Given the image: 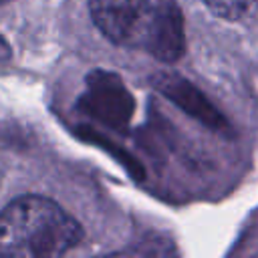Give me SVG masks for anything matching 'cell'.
Returning <instances> with one entry per match:
<instances>
[{"label": "cell", "mask_w": 258, "mask_h": 258, "mask_svg": "<svg viewBox=\"0 0 258 258\" xmlns=\"http://www.w3.org/2000/svg\"><path fill=\"white\" fill-rule=\"evenodd\" d=\"M81 240V224L48 198L22 196L0 210V256L54 258Z\"/></svg>", "instance_id": "obj_1"}, {"label": "cell", "mask_w": 258, "mask_h": 258, "mask_svg": "<svg viewBox=\"0 0 258 258\" xmlns=\"http://www.w3.org/2000/svg\"><path fill=\"white\" fill-rule=\"evenodd\" d=\"M95 26L115 44L145 46L155 6L149 0H89Z\"/></svg>", "instance_id": "obj_2"}, {"label": "cell", "mask_w": 258, "mask_h": 258, "mask_svg": "<svg viewBox=\"0 0 258 258\" xmlns=\"http://www.w3.org/2000/svg\"><path fill=\"white\" fill-rule=\"evenodd\" d=\"M85 105L91 115L111 127H125L133 113V97L119 77L95 73L89 81Z\"/></svg>", "instance_id": "obj_3"}, {"label": "cell", "mask_w": 258, "mask_h": 258, "mask_svg": "<svg viewBox=\"0 0 258 258\" xmlns=\"http://www.w3.org/2000/svg\"><path fill=\"white\" fill-rule=\"evenodd\" d=\"M145 48L163 62H175L185 50L183 16L173 0H161L155 6L151 30Z\"/></svg>", "instance_id": "obj_4"}, {"label": "cell", "mask_w": 258, "mask_h": 258, "mask_svg": "<svg viewBox=\"0 0 258 258\" xmlns=\"http://www.w3.org/2000/svg\"><path fill=\"white\" fill-rule=\"evenodd\" d=\"M153 87L163 93L169 101H173L177 107H181L185 113L202 121L204 125L216 129V131H228V121L220 115V111L183 77L161 73L153 77Z\"/></svg>", "instance_id": "obj_5"}, {"label": "cell", "mask_w": 258, "mask_h": 258, "mask_svg": "<svg viewBox=\"0 0 258 258\" xmlns=\"http://www.w3.org/2000/svg\"><path fill=\"white\" fill-rule=\"evenodd\" d=\"M206 6L224 20H240L258 8V0H204Z\"/></svg>", "instance_id": "obj_6"}, {"label": "cell", "mask_w": 258, "mask_h": 258, "mask_svg": "<svg viewBox=\"0 0 258 258\" xmlns=\"http://www.w3.org/2000/svg\"><path fill=\"white\" fill-rule=\"evenodd\" d=\"M10 56V48H8V44L4 42V38L0 36V60H4V58H8Z\"/></svg>", "instance_id": "obj_7"}, {"label": "cell", "mask_w": 258, "mask_h": 258, "mask_svg": "<svg viewBox=\"0 0 258 258\" xmlns=\"http://www.w3.org/2000/svg\"><path fill=\"white\" fill-rule=\"evenodd\" d=\"M0 2H10V0H0Z\"/></svg>", "instance_id": "obj_8"}]
</instances>
